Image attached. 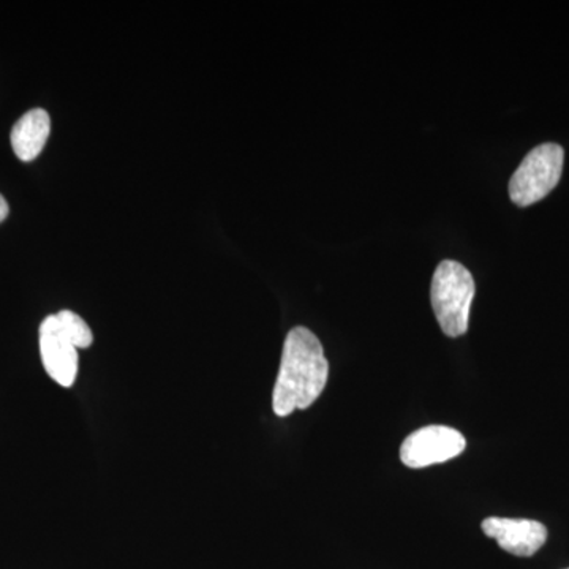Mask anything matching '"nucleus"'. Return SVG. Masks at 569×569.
I'll list each match as a JSON object with an SVG mask.
<instances>
[{
  "label": "nucleus",
  "mask_w": 569,
  "mask_h": 569,
  "mask_svg": "<svg viewBox=\"0 0 569 569\" xmlns=\"http://www.w3.org/2000/svg\"><path fill=\"white\" fill-rule=\"evenodd\" d=\"M486 537L493 538L501 549L518 557H531L548 539V529L530 519L488 518L482 522Z\"/></svg>",
  "instance_id": "obj_6"
},
{
  "label": "nucleus",
  "mask_w": 569,
  "mask_h": 569,
  "mask_svg": "<svg viewBox=\"0 0 569 569\" xmlns=\"http://www.w3.org/2000/svg\"><path fill=\"white\" fill-rule=\"evenodd\" d=\"M569 569V568H568Z\"/></svg>",
  "instance_id": "obj_10"
},
{
  "label": "nucleus",
  "mask_w": 569,
  "mask_h": 569,
  "mask_svg": "<svg viewBox=\"0 0 569 569\" xmlns=\"http://www.w3.org/2000/svg\"><path fill=\"white\" fill-rule=\"evenodd\" d=\"M466 447V438L459 430L427 426L406 438L400 447V460L410 468H426L458 458Z\"/></svg>",
  "instance_id": "obj_4"
},
{
  "label": "nucleus",
  "mask_w": 569,
  "mask_h": 569,
  "mask_svg": "<svg viewBox=\"0 0 569 569\" xmlns=\"http://www.w3.org/2000/svg\"><path fill=\"white\" fill-rule=\"evenodd\" d=\"M475 291L473 276L466 266L452 260L438 264L430 287V299L438 325L448 337H460L468 331Z\"/></svg>",
  "instance_id": "obj_2"
},
{
  "label": "nucleus",
  "mask_w": 569,
  "mask_h": 569,
  "mask_svg": "<svg viewBox=\"0 0 569 569\" xmlns=\"http://www.w3.org/2000/svg\"><path fill=\"white\" fill-rule=\"evenodd\" d=\"M41 362L48 376L62 388L73 387L78 377V348L59 325L58 317L44 318L39 332Z\"/></svg>",
  "instance_id": "obj_5"
},
{
  "label": "nucleus",
  "mask_w": 569,
  "mask_h": 569,
  "mask_svg": "<svg viewBox=\"0 0 569 569\" xmlns=\"http://www.w3.org/2000/svg\"><path fill=\"white\" fill-rule=\"evenodd\" d=\"M329 362L323 346L310 329H291L284 339L282 361L277 376L272 408L279 418L290 417L296 410H306L325 391Z\"/></svg>",
  "instance_id": "obj_1"
},
{
  "label": "nucleus",
  "mask_w": 569,
  "mask_h": 569,
  "mask_svg": "<svg viewBox=\"0 0 569 569\" xmlns=\"http://www.w3.org/2000/svg\"><path fill=\"white\" fill-rule=\"evenodd\" d=\"M51 132V119L41 108L26 112L11 130V148L22 162H32L40 156Z\"/></svg>",
  "instance_id": "obj_7"
},
{
  "label": "nucleus",
  "mask_w": 569,
  "mask_h": 569,
  "mask_svg": "<svg viewBox=\"0 0 569 569\" xmlns=\"http://www.w3.org/2000/svg\"><path fill=\"white\" fill-rule=\"evenodd\" d=\"M563 160V148L556 142H546L535 148L509 181L512 203L527 208L548 197L560 182Z\"/></svg>",
  "instance_id": "obj_3"
},
{
  "label": "nucleus",
  "mask_w": 569,
  "mask_h": 569,
  "mask_svg": "<svg viewBox=\"0 0 569 569\" xmlns=\"http://www.w3.org/2000/svg\"><path fill=\"white\" fill-rule=\"evenodd\" d=\"M10 209L9 203H7L6 198L0 194V223L3 222V220L7 219V216H9Z\"/></svg>",
  "instance_id": "obj_9"
},
{
  "label": "nucleus",
  "mask_w": 569,
  "mask_h": 569,
  "mask_svg": "<svg viewBox=\"0 0 569 569\" xmlns=\"http://www.w3.org/2000/svg\"><path fill=\"white\" fill-rule=\"evenodd\" d=\"M56 317H58L59 325H61L63 332H66L67 337H69L78 350L92 346V329L89 328V325L86 323L80 316L71 312V310H61V312L56 313Z\"/></svg>",
  "instance_id": "obj_8"
}]
</instances>
